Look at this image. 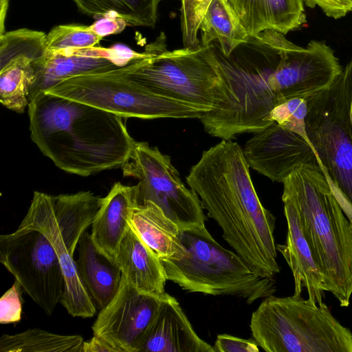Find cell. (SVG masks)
Returning <instances> with one entry per match:
<instances>
[{
	"instance_id": "277c9868",
	"label": "cell",
	"mask_w": 352,
	"mask_h": 352,
	"mask_svg": "<svg viewBox=\"0 0 352 352\" xmlns=\"http://www.w3.org/2000/svg\"><path fill=\"white\" fill-rule=\"evenodd\" d=\"M282 198L294 206L305 237L342 307L352 296V222L320 169L302 166L283 182Z\"/></svg>"
},
{
	"instance_id": "30bf717a",
	"label": "cell",
	"mask_w": 352,
	"mask_h": 352,
	"mask_svg": "<svg viewBox=\"0 0 352 352\" xmlns=\"http://www.w3.org/2000/svg\"><path fill=\"white\" fill-rule=\"evenodd\" d=\"M127 74L157 93L198 106L207 112L213 107L220 85L204 47L168 50L164 32L153 41L151 54L132 61Z\"/></svg>"
},
{
	"instance_id": "4316f807",
	"label": "cell",
	"mask_w": 352,
	"mask_h": 352,
	"mask_svg": "<svg viewBox=\"0 0 352 352\" xmlns=\"http://www.w3.org/2000/svg\"><path fill=\"white\" fill-rule=\"evenodd\" d=\"M34 62L27 57H18L0 66V102L16 113H23L28 107L35 80Z\"/></svg>"
},
{
	"instance_id": "52a82bcc",
	"label": "cell",
	"mask_w": 352,
	"mask_h": 352,
	"mask_svg": "<svg viewBox=\"0 0 352 352\" xmlns=\"http://www.w3.org/2000/svg\"><path fill=\"white\" fill-rule=\"evenodd\" d=\"M252 338L267 352H352V332L328 306L269 296L252 313Z\"/></svg>"
},
{
	"instance_id": "5b68a950",
	"label": "cell",
	"mask_w": 352,
	"mask_h": 352,
	"mask_svg": "<svg viewBox=\"0 0 352 352\" xmlns=\"http://www.w3.org/2000/svg\"><path fill=\"white\" fill-rule=\"evenodd\" d=\"M185 254L163 260L168 280L192 293L242 298L249 304L273 295L274 278L258 274L236 252L222 247L206 226L180 231Z\"/></svg>"
},
{
	"instance_id": "7402d4cb",
	"label": "cell",
	"mask_w": 352,
	"mask_h": 352,
	"mask_svg": "<svg viewBox=\"0 0 352 352\" xmlns=\"http://www.w3.org/2000/svg\"><path fill=\"white\" fill-rule=\"evenodd\" d=\"M77 251L78 273L96 308L100 310L117 292L122 272L115 261L96 248L87 231L81 236Z\"/></svg>"
},
{
	"instance_id": "ba28073f",
	"label": "cell",
	"mask_w": 352,
	"mask_h": 352,
	"mask_svg": "<svg viewBox=\"0 0 352 352\" xmlns=\"http://www.w3.org/2000/svg\"><path fill=\"white\" fill-rule=\"evenodd\" d=\"M306 100L307 139L352 222V59L331 85Z\"/></svg>"
},
{
	"instance_id": "f1b7e54d",
	"label": "cell",
	"mask_w": 352,
	"mask_h": 352,
	"mask_svg": "<svg viewBox=\"0 0 352 352\" xmlns=\"http://www.w3.org/2000/svg\"><path fill=\"white\" fill-rule=\"evenodd\" d=\"M103 37L91 28L80 24L59 25L53 28L46 36V51L96 47Z\"/></svg>"
},
{
	"instance_id": "9c48e42d",
	"label": "cell",
	"mask_w": 352,
	"mask_h": 352,
	"mask_svg": "<svg viewBox=\"0 0 352 352\" xmlns=\"http://www.w3.org/2000/svg\"><path fill=\"white\" fill-rule=\"evenodd\" d=\"M132 61L112 70L69 78L45 92L126 118L199 119L207 112L198 106L157 93L131 78L127 72Z\"/></svg>"
},
{
	"instance_id": "d6986e66",
	"label": "cell",
	"mask_w": 352,
	"mask_h": 352,
	"mask_svg": "<svg viewBox=\"0 0 352 352\" xmlns=\"http://www.w3.org/2000/svg\"><path fill=\"white\" fill-rule=\"evenodd\" d=\"M135 186L116 182L91 223V237L96 248L115 260L120 245L130 229L131 213L137 204Z\"/></svg>"
},
{
	"instance_id": "d590c367",
	"label": "cell",
	"mask_w": 352,
	"mask_h": 352,
	"mask_svg": "<svg viewBox=\"0 0 352 352\" xmlns=\"http://www.w3.org/2000/svg\"><path fill=\"white\" fill-rule=\"evenodd\" d=\"M81 352H121L119 349L106 340L94 335L89 340L84 341Z\"/></svg>"
},
{
	"instance_id": "83f0119b",
	"label": "cell",
	"mask_w": 352,
	"mask_h": 352,
	"mask_svg": "<svg viewBox=\"0 0 352 352\" xmlns=\"http://www.w3.org/2000/svg\"><path fill=\"white\" fill-rule=\"evenodd\" d=\"M45 32L21 28L6 32L0 36V66L18 57L36 61L46 52Z\"/></svg>"
},
{
	"instance_id": "d4e9b609",
	"label": "cell",
	"mask_w": 352,
	"mask_h": 352,
	"mask_svg": "<svg viewBox=\"0 0 352 352\" xmlns=\"http://www.w3.org/2000/svg\"><path fill=\"white\" fill-rule=\"evenodd\" d=\"M83 14L98 19L109 15L122 18L131 27L154 28L162 0H72Z\"/></svg>"
},
{
	"instance_id": "9a60e30c",
	"label": "cell",
	"mask_w": 352,
	"mask_h": 352,
	"mask_svg": "<svg viewBox=\"0 0 352 352\" xmlns=\"http://www.w3.org/2000/svg\"><path fill=\"white\" fill-rule=\"evenodd\" d=\"M243 152L250 168L274 182L283 183L302 166L321 170L308 139L275 122L254 133Z\"/></svg>"
},
{
	"instance_id": "603a6c76",
	"label": "cell",
	"mask_w": 352,
	"mask_h": 352,
	"mask_svg": "<svg viewBox=\"0 0 352 352\" xmlns=\"http://www.w3.org/2000/svg\"><path fill=\"white\" fill-rule=\"evenodd\" d=\"M129 223L162 261L179 259L185 254L179 228L153 202L137 204L131 213Z\"/></svg>"
},
{
	"instance_id": "3957f363",
	"label": "cell",
	"mask_w": 352,
	"mask_h": 352,
	"mask_svg": "<svg viewBox=\"0 0 352 352\" xmlns=\"http://www.w3.org/2000/svg\"><path fill=\"white\" fill-rule=\"evenodd\" d=\"M286 39L285 34L267 30L248 36L227 55L216 41L204 47L220 79L212 108L199 118L206 132L230 140L274 122L270 114L279 102L271 81Z\"/></svg>"
},
{
	"instance_id": "4dcf8cb0",
	"label": "cell",
	"mask_w": 352,
	"mask_h": 352,
	"mask_svg": "<svg viewBox=\"0 0 352 352\" xmlns=\"http://www.w3.org/2000/svg\"><path fill=\"white\" fill-rule=\"evenodd\" d=\"M181 1V30L184 47L199 48L200 41L198 38L199 22L197 10L204 0Z\"/></svg>"
},
{
	"instance_id": "e0dca14e",
	"label": "cell",
	"mask_w": 352,
	"mask_h": 352,
	"mask_svg": "<svg viewBox=\"0 0 352 352\" xmlns=\"http://www.w3.org/2000/svg\"><path fill=\"white\" fill-rule=\"evenodd\" d=\"M287 225L285 243L276 244V250L289 265L294 282V296H300L304 289L308 300L316 305L323 302L329 292L325 274L316 261L305 237L298 212L292 203L282 198Z\"/></svg>"
},
{
	"instance_id": "cb8c5ba5",
	"label": "cell",
	"mask_w": 352,
	"mask_h": 352,
	"mask_svg": "<svg viewBox=\"0 0 352 352\" xmlns=\"http://www.w3.org/2000/svg\"><path fill=\"white\" fill-rule=\"evenodd\" d=\"M201 45L218 43L224 54H229L248 37L226 0H204L197 10Z\"/></svg>"
},
{
	"instance_id": "44dd1931",
	"label": "cell",
	"mask_w": 352,
	"mask_h": 352,
	"mask_svg": "<svg viewBox=\"0 0 352 352\" xmlns=\"http://www.w3.org/2000/svg\"><path fill=\"white\" fill-rule=\"evenodd\" d=\"M248 36L267 30L283 34L307 22L304 0H226Z\"/></svg>"
},
{
	"instance_id": "4fadbf2b",
	"label": "cell",
	"mask_w": 352,
	"mask_h": 352,
	"mask_svg": "<svg viewBox=\"0 0 352 352\" xmlns=\"http://www.w3.org/2000/svg\"><path fill=\"white\" fill-rule=\"evenodd\" d=\"M333 50L322 41L300 47L286 39L274 73V91L279 104L307 97L328 87L342 72Z\"/></svg>"
},
{
	"instance_id": "6da1fadb",
	"label": "cell",
	"mask_w": 352,
	"mask_h": 352,
	"mask_svg": "<svg viewBox=\"0 0 352 352\" xmlns=\"http://www.w3.org/2000/svg\"><path fill=\"white\" fill-rule=\"evenodd\" d=\"M243 149L222 140L204 151L186 182L224 240L258 274L274 278L280 271L274 239L276 219L261 204Z\"/></svg>"
},
{
	"instance_id": "5bb4252c",
	"label": "cell",
	"mask_w": 352,
	"mask_h": 352,
	"mask_svg": "<svg viewBox=\"0 0 352 352\" xmlns=\"http://www.w3.org/2000/svg\"><path fill=\"white\" fill-rule=\"evenodd\" d=\"M165 298L138 291L122 275L115 296L93 323V334L121 352H139Z\"/></svg>"
},
{
	"instance_id": "ffe728a7",
	"label": "cell",
	"mask_w": 352,
	"mask_h": 352,
	"mask_svg": "<svg viewBox=\"0 0 352 352\" xmlns=\"http://www.w3.org/2000/svg\"><path fill=\"white\" fill-rule=\"evenodd\" d=\"M115 263L122 275L138 291L165 298L167 280L162 260L130 227L122 241Z\"/></svg>"
},
{
	"instance_id": "836d02e7",
	"label": "cell",
	"mask_w": 352,
	"mask_h": 352,
	"mask_svg": "<svg viewBox=\"0 0 352 352\" xmlns=\"http://www.w3.org/2000/svg\"><path fill=\"white\" fill-rule=\"evenodd\" d=\"M307 6L319 7L329 17L334 19L345 16L352 11V0H304Z\"/></svg>"
},
{
	"instance_id": "7c38bea8",
	"label": "cell",
	"mask_w": 352,
	"mask_h": 352,
	"mask_svg": "<svg viewBox=\"0 0 352 352\" xmlns=\"http://www.w3.org/2000/svg\"><path fill=\"white\" fill-rule=\"evenodd\" d=\"M0 262L47 316L60 302L62 268L49 239L34 229H16L0 236Z\"/></svg>"
},
{
	"instance_id": "484cf974",
	"label": "cell",
	"mask_w": 352,
	"mask_h": 352,
	"mask_svg": "<svg viewBox=\"0 0 352 352\" xmlns=\"http://www.w3.org/2000/svg\"><path fill=\"white\" fill-rule=\"evenodd\" d=\"M83 342L79 335H60L34 328L3 334L0 352H81Z\"/></svg>"
},
{
	"instance_id": "7a4b0ae2",
	"label": "cell",
	"mask_w": 352,
	"mask_h": 352,
	"mask_svg": "<svg viewBox=\"0 0 352 352\" xmlns=\"http://www.w3.org/2000/svg\"><path fill=\"white\" fill-rule=\"evenodd\" d=\"M28 107L32 142L67 173L87 177L121 168L131 151L124 117L45 92Z\"/></svg>"
},
{
	"instance_id": "8992f818",
	"label": "cell",
	"mask_w": 352,
	"mask_h": 352,
	"mask_svg": "<svg viewBox=\"0 0 352 352\" xmlns=\"http://www.w3.org/2000/svg\"><path fill=\"white\" fill-rule=\"evenodd\" d=\"M102 200L91 191L58 195L34 191L28 212L18 227L39 230L50 241L65 280L60 303L73 317L91 318L97 311L80 276L74 254Z\"/></svg>"
},
{
	"instance_id": "1f68e13d",
	"label": "cell",
	"mask_w": 352,
	"mask_h": 352,
	"mask_svg": "<svg viewBox=\"0 0 352 352\" xmlns=\"http://www.w3.org/2000/svg\"><path fill=\"white\" fill-rule=\"evenodd\" d=\"M22 287L17 280L1 296L0 300V323L8 324L21 320L22 316Z\"/></svg>"
},
{
	"instance_id": "8d00e7d4",
	"label": "cell",
	"mask_w": 352,
	"mask_h": 352,
	"mask_svg": "<svg viewBox=\"0 0 352 352\" xmlns=\"http://www.w3.org/2000/svg\"><path fill=\"white\" fill-rule=\"evenodd\" d=\"M0 36L5 32V20L9 6V0H0Z\"/></svg>"
},
{
	"instance_id": "d6a6232c",
	"label": "cell",
	"mask_w": 352,
	"mask_h": 352,
	"mask_svg": "<svg viewBox=\"0 0 352 352\" xmlns=\"http://www.w3.org/2000/svg\"><path fill=\"white\" fill-rule=\"evenodd\" d=\"M214 352H258V345L253 340H245L228 334L217 336L212 346Z\"/></svg>"
},
{
	"instance_id": "ac0fdd59",
	"label": "cell",
	"mask_w": 352,
	"mask_h": 352,
	"mask_svg": "<svg viewBox=\"0 0 352 352\" xmlns=\"http://www.w3.org/2000/svg\"><path fill=\"white\" fill-rule=\"evenodd\" d=\"M139 352H214L192 327L178 301L167 294Z\"/></svg>"
},
{
	"instance_id": "e575fe53",
	"label": "cell",
	"mask_w": 352,
	"mask_h": 352,
	"mask_svg": "<svg viewBox=\"0 0 352 352\" xmlns=\"http://www.w3.org/2000/svg\"><path fill=\"white\" fill-rule=\"evenodd\" d=\"M90 26L97 34L104 37L122 32L127 26V23L121 17L116 15H109L97 19Z\"/></svg>"
},
{
	"instance_id": "f546056e",
	"label": "cell",
	"mask_w": 352,
	"mask_h": 352,
	"mask_svg": "<svg viewBox=\"0 0 352 352\" xmlns=\"http://www.w3.org/2000/svg\"><path fill=\"white\" fill-rule=\"evenodd\" d=\"M307 113L306 98H293L276 105L270 112V119L307 139L305 132Z\"/></svg>"
},
{
	"instance_id": "2e32d148",
	"label": "cell",
	"mask_w": 352,
	"mask_h": 352,
	"mask_svg": "<svg viewBox=\"0 0 352 352\" xmlns=\"http://www.w3.org/2000/svg\"><path fill=\"white\" fill-rule=\"evenodd\" d=\"M151 53L148 45L140 53L121 47L100 46L46 51L42 58L33 63L35 80L30 89L29 102L38 94L46 91L65 79L117 69Z\"/></svg>"
},
{
	"instance_id": "8fae6325",
	"label": "cell",
	"mask_w": 352,
	"mask_h": 352,
	"mask_svg": "<svg viewBox=\"0 0 352 352\" xmlns=\"http://www.w3.org/2000/svg\"><path fill=\"white\" fill-rule=\"evenodd\" d=\"M121 168L124 177L138 180L135 185L138 204L153 202L180 230L205 226L206 217L198 195L184 185L170 157L157 147L135 140Z\"/></svg>"
}]
</instances>
